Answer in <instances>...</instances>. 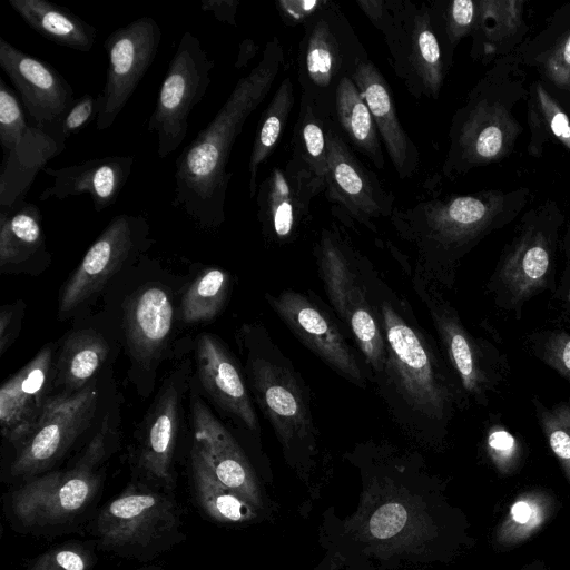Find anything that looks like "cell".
<instances>
[{
  "mask_svg": "<svg viewBox=\"0 0 570 570\" xmlns=\"http://www.w3.org/2000/svg\"><path fill=\"white\" fill-rule=\"evenodd\" d=\"M284 62L283 45L274 37L257 65L238 79L213 120L177 157L173 206L200 228L215 229L225 222L233 147L246 120L271 92Z\"/></svg>",
  "mask_w": 570,
  "mask_h": 570,
  "instance_id": "6da1fadb",
  "label": "cell"
},
{
  "mask_svg": "<svg viewBox=\"0 0 570 570\" xmlns=\"http://www.w3.org/2000/svg\"><path fill=\"white\" fill-rule=\"evenodd\" d=\"M166 491L147 482L129 483L92 520L98 546L118 557L148 562L183 541L179 507Z\"/></svg>",
  "mask_w": 570,
  "mask_h": 570,
  "instance_id": "7a4b0ae2",
  "label": "cell"
},
{
  "mask_svg": "<svg viewBox=\"0 0 570 570\" xmlns=\"http://www.w3.org/2000/svg\"><path fill=\"white\" fill-rule=\"evenodd\" d=\"M107 432L104 421L71 468L28 479L10 492L7 503L13 521L27 530H42L69 524L82 515L101 485Z\"/></svg>",
  "mask_w": 570,
  "mask_h": 570,
  "instance_id": "3957f363",
  "label": "cell"
},
{
  "mask_svg": "<svg viewBox=\"0 0 570 570\" xmlns=\"http://www.w3.org/2000/svg\"><path fill=\"white\" fill-rule=\"evenodd\" d=\"M357 6L383 33L395 75L415 98L436 99L444 80L433 9L411 0H358Z\"/></svg>",
  "mask_w": 570,
  "mask_h": 570,
  "instance_id": "277c9868",
  "label": "cell"
},
{
  "mask_svg": "<svg viewBox=\"0 0 570 570\" xmlns=\"http://www.w3.org/2000/svg\"><path fill=\"white\" fill-rule=\"evenodd\" d=\"M503 207V194L484 191L434 197L409 207L395 206L391 219L422 247L454 262L498 226Z\"/></svg>",
  "mask_w": 570,
  "mask_h": 570,
  "instance_id": "5b68a950",
  "label": "cell"
},
{
  "mask_svg": "<svg viewBox=\"0 0 570 570\" xmlns=\"http://www.w3.org/2000/svg\"><path fill=\"white\" fill-rule=\"evenodd\" d=\"M367 53L340 7L327 4L304 24L298 48V82L302 96L318 112L333 119L336 88L351 77Z\"/></svg>",
  "mask_w": 570,
  "mask_h": 570,
  "instance_id": "8992f818",
  "label": "cell"
},
{
  "mask_svg": "<svg viewBox=\"0 0 570 570\" xmlns=\"http://www.w3.org/2000/svg\"><path fill=\"white\" fill-rule=\"evenodd\" d=\"M556 229L527 224L502 252L485 285L494 306L522 317L523 308L534 297L558 285L556 272Z\"/></svg>",
  "mask_w": 570,
  "mask_h": 570,
  "instance_id": "52a82bcc",
  "label": "cell"
},
{
  "mask_svg": "<svg viewBox=\"0 0 570 570\" xmlns=\"http://www.w3.org/2000/svg\"><path fill=\"white\" fill-rule=\"evenodd\" d=\"M214 61L199 39L185 31L159 88L147 129L157 136V154L166 158L186 139L188 118L204 98L209 85Z\"/></svg>",
  "mask_w": 570,
  "mask_h": 570,
  "instance_id": "ba28073f",
  "label": "cell"
},
{
  "mask_svg": "<svg viewBox=\"0 0 570 570\" xmlns=\"http://www.w3.org/2000/svg\"><path fill=\"white\" fill-rule=\"evenodd\" d=\"M97 399L94 385L48 397L36 426L18 444L10 474L28 480L48 472L90 424Z\"/></svg>",
  "mask_w": 570,
  "mask_h": 570,
  "instance_id": "9c48e42d",
  "label": "cell"
},
{
  "mask_svg": "<svg viewBox=\"0 0 570 570\" xmlns=\"http://www.w3.org/2000/svg\"><path fill=\"white\" fill-rule=\"evenodd\" d=\"M160 40L161 29L149 16L135 19L106 38V82L96 98L98 130H106L112 126L153 65Z\"/></svg>",
  "mask_w": 570,
  "mask_h": 570,
  "instance_id": "30bf717a",
  "label": "cell"
},
{
  "mask_svg": "<svg viewBox=\"0 0 570 570\" xmlns=\"http://www.w3.org/2000/svg\"><path fill=\"white\" fill-rule=\"evenodd\" d=\"M382 320L387 361L400 391L414 409L438 421L443 420L453 403L452 389L438 377L416 332L389 303L382 305Z\"/></svg>",
  "mask_w": 570,
  "mask_h": 570,
  "instance_id": "8fae6325",
  "label": "cell"
},
{
  "mask_svg": "<svg viewBox=\"0 0 570 570\" xmlns=\"http://www.w3.org/2000/svg\"><path fill=\"white\" fill-rule=\"evenodd\" d=\"M328 173L325 196L334 213L374 229L373 220L392 215L395 197L352 151L333 121H327Z\"/></svg>",
  "mask_w": 570,
  "mask_h": 570,
  "instance_id": "7c38bea8",
  "label": "cell"
},
{
  "mask_svg": "<svg viewBox=\"0 0 570 570\" xmlns=\"http://www.w3.org/2000/svg\"><path fill=\"white\" fill-rule=\"evenodd\" d=\"M147 230L148 224L141 215L120 214L108 223L63 286L59 299L60 318L106 285L142 245Z\"/></svg>",
  "mask_w": 570,
  "mask_h": 570,
  "instance_id": "4fadbf2b",
  "label": "cell"
},
{
  "mask_svg": "<svg viewBox=\"0 0 570 570\" xmlns=\"http://www.w3.org/2000/svg\"><path fill=\"white\" fill-rule=\"evenodd\" d=\"M325 190V179L291 154L275 166L256 191L263 229L277 240H288L311 215L313 199Z\"/></svg>",
  "mask_w": 570,
  "mask_h": 570,
  "instance_id": "5bb4252c",
  "label": "cell"
},
{
  "mask_svg": "<svg viewBox=\"0 0 570 570\" xmlns=\"http://www.w3.org/2000/svg\"><path fill=\"white\" fill-rule=\"evenodd\" d=\"M317 252L331 303L353 332L367 362L380 370L384 363V342L370 305L334 233L322 232Z\"/></svg>",
  "mask_w": 570,
  "mask_h": 570,
  "instance_id": "9a60e30c",
  "label": "cell"
},
{
  "mask_svg": "<svg viewBox=\"0 0 570 570\" xmlns=\"http://www.w3.org/2000/svg\"><path fill=\"white\" fill-rule=\"evenodd\" d=\"M435 320L463 391L480 405H487L509 377L507 355L491 342L469 333L452 308L441 306Z\"/></svg>",
  "mask_w": 570,
  "mask_h": 570,
  "instance_id": "2e32d148",
  "label": "cell"
},
{
  "mask_svg": "<svg viewBox=\"0 0 570 570\" xmlns=\"http://www.w3.org/2000/svg\"><path fill=\"white\" fill-rule=\"evenodd\" d=\"M518 131V124L503 105L489 99L478 100L461 111L453 122L443 171L450 176L503 157Z\"/></svg>",
  "mask_w": 570,
  "mask_h": 570,
  "instance_id": "e0dca14e",
  "label": "cell"
},
{
  "mask_svg": "<svg viewBox=\"0 0 570 570\" xmlns=\"http://www.w3.org/2000/svg\"><path fill=\"white\" fill-rule=\"evenodd\" d=\"M0 67L20 96L33 125L57 124L76 98L69 82L49 63L0 38Z\"/></svg>",
  "mask_w": 570,
  "mask_h": 570,
  "instance_id": "ac0fdd59",
  "label": "cell"
},
{
  "mask_svg": "<svg viewBox=\"0 0 570 570\" xmlns=\"http://www.w3.org/2000/svg\"><path fill=\"white\" fill-rule=\"evenodd\" d=\"M296 336L341 374L363 382L362 370L336 325L318 306L295 292L268 298Z\"/></svg>",
  "mask_w": 570,
  "mask_h": 570,
  "instance_id": "d6986e66",
  "label": "cell"
},
{
  "mask_svg": "<svg viewBox=\"0 0 570 570\" xmlns=\"http://www.w3.org/2000/svg\"><path fill=\"white\" fill-rule=\"evenodd\" d=\"M52 350L47 346L0 389V425L2 436L22 442L39 421L50 385Z\"/></svg>",
  "mask_w": 570,
  "mask_h": 570,
  "instance_id": "ffe728a7",
  "label": "cell"
},
{
  "mask_svg": "<svg viewBox=\"0 0 570 570\" xmlns=\"http://www.w3.org/2000/svg\"><path fill=\"white\" fill-rule=\"evenodd\" d=\"M351 78L371 111L395 173L401 179L411 178L420 153L400 122L387 81L370 58L358 62Z\"/></svg>",
  "mask_w": 570,
  "mask_h": 570,
  "instance_id": "44dd1931",
  "label": "cell"
},
{
  "mask_svg": "<svg viewBox=\"0 0 570 570\" xmlns=\"http://www.w3.org/2000/svg\"><path fill=\"white\" fill-rule=\"evenodd\" d=\"M134 164L131 156H107L62 168L45 167L42 171L52 178V185L40 193L39 200L88 194L99 213L116 203Z\"/></svg>",
  "mask_w": 570,
  "mask_h": 570,
  "instance_id": "7402d4cb",
  "label": "cell"
},
{
  "mask_svg": "<svg viewBox=\"0 0 570 570\" xmlns=\"http://www.w3.org/2000/svg\"><path fill=\"white\" fill-rule=\"evenodd\" d=\"M61 120L47 127L29 126L4 149L0 174V206L23 199L39 170L65 149Z\"/></svg>",
  "mask_w": 570,
  "mask_h": 570,
  "instance_id": "603a6c76",
  "label": "cell"
},
{
  "mask_svg": "<svg viewBox=\"0 0 570 570\" xmlns=\"http://www.w3.org/2000/svg\"><path fill=\"white\" fill-rule=\"evenodd\" d=\"M194 439L200 444L217 479L244 501L257 503L250 466L232 434L199 399L193 405Z\"/></svg>",
  "mask_w": 570,
  "mask_h": 570,
  "instance_id": "cb8c5ba5",
  "label": "cell"
},
{
  "mask_svg": "<svg viewBox=\"0 0 570 570\" xmlns=\"http://www.w3.org/2000/svg\"><path fill=\"white\" fill-rule=\"evenodd\" d=\"M179 426L178 395L167 389L148 416L136 464L145 482L165 490L175 485L173 459Z\"/></svg>",
  "mask_w": 570,
  "mask_h": 570,
  "instance_id": "d4e9b609",
  "label": "cell"
},
{
  "mask_svg": "<svg viewBox=\"0 0 570 570\" xmlns=\"http://www.w3.org/2000/svg\"><path fill=\"white\" fill-rule=\"evenodd\" d=\"M196 356L199 379L205 390L248 429L256 430L257 419L246 386L222 344L210 334H203L197 341Z\"/></svg>",
  "mask_w": 570,
  "mask_h": 570,
  "instance_id": "484cf974",
  "label": "cell"
},
{
  "mask_svg": "<svg viewBox=\"0 0 570 570\" xmlns=\"http://www.w3.org/2000/svg\"><path fill=\"white\" fill-rule=\"evenodd\" d=\"M173 325V305L160 287L138 291L127 303L125 330L136 360L150 361L165 345Z\"/></svg>",
  "mask_w": 570,
  "mask_h": 570,
  "instance_id": "4316f807",
  "label": "cell"
},
{
  "mask_svg": "<svg viewBox=\"0 0 570 570\" xmlns=\"http://www.w3.org/2000/svg\"><path fill=\"white\" fill-rule=\"evenodd\" d=\"M253 384L257 397L283 441L306 431V407L288 374L266 360L252 363Z\"/></svg>",
  "mask_w": 570,
  "mask_h": 570,
  "instance_id": "83f0119b",
  "label": "cell"
},
{
  "mask_svg": "<svg viewBox=\"0 0 570 570\" xmlns=\"http://www.w3.org/2000/svg\"><path fill=\"white\" fill-rule=\"evenodd\" d=\"M11 8L37 33L59 45L88 52L97 30L68 8L47 0H8Z\"/></svg>",
  "mask_w": 570,
  "mask_h": 570,
  "instance_id": "f1b7e54d",
  "label": "cell"
},
{
  "mask_svg": "<svg viewBox=\"0 0 570 570\" xmlns=\"http://www.w3.org/2000/svg\"><path fill=\"white\" fill-rule=\"evenodd\" d=\"M333 121L350 145L384 168L382 140L371 111L351 77H344L335 94Z\"/></svg>",
  "mask_w": 570,
  "mask_h": 570,
  "instance_id": "f546056e",
  "label": "cell"
},
{
  "mask_svg": "<svg viewBox=\"0 0 570 570\" xmlns=\"http://www.w3.org/2000/svg\"><path fill=\"white\" fill-rule=\"evenodd\" d=\"M45 248L42 215L24 199L0 212V266L22 264Z\"/></svg>",
  "mask_w": 570,
  "mask_h": 570,
  "instance_id": "4dcf8cb0",
  "label": "cell"
},
{
  "mask_svg": "<svg viewBox=\"0 0 570 570\" xmlns=\"http://www.w3.org/2000/svg\"><path fill=\"white\" fill-rule=\"evenodd\" d=\"M190 475L194 498L208 518L227 523L252 517L249 504L217 479L195 439L190 451Z\"/></svg>",
  "mask_w": 570,
  "mask_h": 570,
  "instance_id": "1f68e13d",
  "label": "cell"
},
{
  "mask_svg": "<svg viewBox=\"0 0 570 570\" xmlns=\"http://www.w3.org/2000/svg\"><path fill=\"white\" fill-rule=\"evenodd\" d=\"M109 346L104 337L92 330L70 333L63 342L55 379L66 393H76L92 377L105 362Z\"/></svg>",
  "mask_w": 570,
  "mask_h": 570,
  "instance_id": "d6a6232c",
  "label": "cell"
},
{
  "mask_svg": "<svg viewBox=\"0 0 570 570\" xmlns=\"http://www.w3.org/2000/svg\"><path fill=\"white\" fill-rule=\"evenodd\" d=\"M294 102V85L292 78L286 77L282 80L269 104L263 111L254 137L248 163V189L250 198L256 196L259 167L266 163L281 140Z\"/></svg>",
  "mask_w": 570,
  "mask_h": 570,
  "instance_id": "836d02e7",
  "label": "cell"
},
{
  "mask_svg": "<svg viewBox=\"0 0 570 570\" xmlns=\"http://www.w3.org/2000/svg\"><path fill=\"white\" fill-rule=\"evenodd\" d=\"M554 499L544 490L522 492L510 505L509 511L494 533V541L501 548H513L537 533L551 518Z\"/></svg>",
  "mask_w": 570,
  "mask_h": 570,
  "instance_id": "e575fe53",
  "label": "cell"
},
{
  "mask_svg": "<svg viewBox=\"0 0 570 570\" xmlns=\"http://www.w3.org/2000/svg\"><path fill=\"white\" fill-rule=\"evenodd\" d=\"M314 104L301 96L299 111L293 128L292 154L301 158L317 176L326 179L327 121Z\"/></svg>",
  "mask_w": 570,
  "mask_h": 570,
  "instance_id": "d590c367",
  "label": "cell"
},
{
  "mask_svg": "<svg viewBox=\"0 0 570 570\" xmlns=\"http://www.w3.org/2000/svg\"><path fill=\"white\" fill-rule=\"evenodd\" d=\"M229 277L220 268H206L188 286L181 301L186 323L213 320L222 309L228 293Z\"/></svg>",
  "mask_w": 570,
  "mask_h": 570,
  "instance_id": "8d00e7d4",
  "label": "cell"
},
{
  "mask_svg": "<svg viewBox=\"0 0 570 570\" xmlns=\"http://www.w3.org/2000/svg\"><path fill=\"white\" fill-rule=\"evenodd\" d=\"M531 403L538 425L570 483V400L548 405L533 396Z\"/></svg>",
  "mask_w": 570,
  "mask_h": 570,
  "instance_id": "74e56055",
  "label": "cell"
},
{
  "mask_svg": "<svg viewBox=\"0 0 570 570\" xmlns=\"http://www.w3.org/2000/svg\"><path fill=\"white\" fill-rule=\"evenodd\" d=\"M529 353L570 383V332L546 327L524 335Z\"/></svg>",
  "mask_w": 570,
  "mask_h": 570,
  "instance_id": "f35d334b",
  "label": "cell"
},
{
  "mask_svg": "<svg viewBox=\"0 0 570 570\" xmlns=\"http://www.w3.org/2000/svg\"><path fill=\"white\" fill-rule=\"evenodd\" d=\"M520 0H482L478 1V19L487 38L501 40L513 35L522 20Z\"/></svg>",
  "mask_w": 570,
  "mask_h": 570,
  "instance_id": "ab89813d",
  "label": "cell"
},
{
  "mask_svg": "<svg viewBox=\"0 0 570 570\" xmlns=\"http://www.w3.org/2000/svg\"><path fill=\"white\" fill-rule=\"evenodd\" d=\"M484 449L495 470L505 475L517 470L523 455L519 439L499 420L488 425Z\"/></svg>",
  "mask_w": 570,
  "mask_h": 570,
  "instance_id": "60d3db41",
  "label": "cell"
},
{
  "mask_svg": "<svg viewBox=\"0 0 570 570\" xmlns=\"http://www.w3.org/2000/svg\"><path fill=\"white\" fill-rule=\"evenodd\" d=\"M94 551L82 542L58 544L36 557L26 570H91Z\"/></svg>",
  "mask_w": 570,
  "mask_h": 570,
  "instance_id": "b9f144b4",
  "label": "cell"
},
{
  "mask_svg": "<svg viewBox=\"0 0 570 570\" xmlns=\"http://www.w3.org/2000/svg\"><path fill=\"white\" fill-rule=\"evenodd\" d=\"M29 125L20 100L0 78V142L7 148Z\"/></svg>",
  "mask_w": 570,
  "mask_h": 570,
  "instance_id": "7bdbcfd3",
  "label": "cell"
},
{
  "mask_svg": "<svg viewBox=\"0 0 570 570\" xmlns=\"http://www.w3.org/2000/svg\"><path fill=\"white\" fill-rule=\"evenodd\" d=\"M478 2L454 0L444 11L445 33L451 45L458 43L476 24Z\"/></svg>",
  "mask_w": 570,
  "mask_h": 570,
  "instance_id": "ee69618b",
  "label": "cell"
},
{
  "mask_svg": "<svg viewBox=\"0 0 570 570\" xmlns=\"http://www.w3.org/2000/svg\"><path fill=\"white\" fill-rule=\"evenodd\" d=\"M407 520L406 509L397 502L381 505L370 519V532L374 538L387 539L397 534Z\"/></svg>",
  "mask_w": 570,
  "mask_h": 570,
  "instance_id": "f6af8a7d",
  "label": "cell"
},
{
  "mask_svg": "<svg viewBox=\"0 0 570 570\" xmlns=\"http://www.w3.org/2000/svg\"><path fill=\"white\" fill-rule=\"evenodd\" d=\"M535 94L550 130L561 144L570 149V121L567 115L540 85L537 86Z\"/></svg>",
  "mask_w": 570,
  "mask_h": 570,
  "instance_id": "bcb514c9",
  "label": "cell"
},
{
  "mask_svg": "<svg viewBox=\"0 0 570 570\" xmlns=\"http://www.w3.org/2000/svg\"><path fill=\"white\" fill-rule=\"evenodd\" d=\"M328 0H277L275 2L284 24L295 27L307 23Z\"/></svg>",
  "mask_w": 570,
  "mask_h": 570,
  "instance_id": "7dc6e473",
  "label": "cell"
},
{
  "mask_svg": "<svg viewBox=\"0 0 570 570\" xmlns=\"http://www.w3.org/2000/svg\"><path fill=\"white\" fill-rule=\"evenodd\" d=\"M95 116H97L96 98L89 94L76 98L61 119L65 138L83 128Z\"/></svg>",
  "mask_w": 570,
  "mask_h": 570,
  "instance_id": "c3c4849f",
  "label": "cell"
},
{
  "mask_svg": "<svg viewBox=\"0 0 570 570\" xmlns=\"http://www.w3.org/2000/svg\"><path fill=\"white\" fill-rule=\"evenodd\" d=\"M549 78L559 86L570 85V30L546 59Z\"/></svg>",
  "mask_w": 570,
  "mask_h": 570,
  "instance_id": "681fc988",
  "label": "cell"
},
{
  "mask_svg": "<svg viewBox=\"0 0 570 570\" xmlns=\"http://www.w3.org/2000/svg\"><path fill=\"white\" fill-rule=\"evenodd\" d=\"M551 307L558 320L564 325L563 328L570 332V266L567 265L558 279L557 288L551 293Z\"/></svg>",
  "mask_w": 570,
  "mask_h": 570,
  "instance_id": "f907efd6",
  "label": "cell"
},
{
  "mask_svg": "<svg viewBox=\"0 0 570 570\" xmlns=\"http://www.w3.org/2000/svg\"><path fill=\"white\" fill-rule=\"evenodd\" d=\"M239 6L238 0H202L200 9L212 13L219 21L236 27V13Z\"/></svg>",
  "mask_w": 570,
  "mask_h": 570,
  "instance_id": "816d5d0a",
  "label": "cell"
},
{
  "mask_svg": "<svg viewBox=\"0 0 570 570\" xmlns=\"http://www.w3.org/2000/svg\"><path fill=\"white\" fill-rule=\"evenodd\" d=\"M16 307L3 305L0 311V352L1 355L11 344L14 334Z\"/></svg>",
  "mask_w": 570,
  "mask_h": 570,
  "instance_id": "f5cc1de1",
  "label": "cell"
},
{
  "mask_svg": "<svg viewBox=\"0 0 570 570\" xmlns=\"http://www.w3.org/2000/svg\"><path fill=\"white\" fill-rule=\"evenodd\" d=\"M258 50L257 45L252 39H245L239 45L235 68L240 69L248 65V62L256 56Z\"/></svg>",
  "mask_w": 570,
  "mask_h": 570,
  "instance_id": "db71d44e",
  "label": "cell"
},
{
  "mask_svg": "<svg viewBox=\"0 0 570 570\" xmlns=\"http://www.w3.org/2000/svg\"><path fill=\"white\" fill-rule=\"evenodd\" d=\"M566 255H567V258H568V264L570 266V235L569 237L567 238V242H566Z\"/></svg>",
  "mask_w": 570,
  "mask_h": 570,
  "instance_id": "11a10c76",
  "label": "cell"
},
{
  "mask_svg": "<svg viewBox=\"0 0 570 570\" xmlns=\"http://www.w3.org/2000/svg\"><path fill=\"white\" fill-rule=\"evenodd\" d=\"M136 570H159V567L157 566H146Z\"/></svg>",
  "mask_w": 570,
  "mask_h": 570,
  "instance_id": "9f6ffc18",
  "label": "cell"
},
{
  "mask_svg": "<svg viewBox=\"0 0 570 570\" xmlns=\"http://www.w3.org/2000/svg\"><path fill=\"white\" fill-rule=\"evenodd\" d=\"M524 570H539V569L533 564V566H531V567H529V568H527Z\"/></svg>",
  "mask_w": 570,
  "mask_h": 570,
  "instance_id": "6f0895ef",
  "label": "cell"
}]
</instances>
